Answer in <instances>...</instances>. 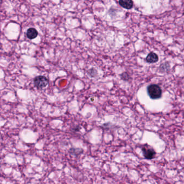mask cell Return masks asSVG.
<instances>
[{
    "label": "cell",
    "mask_w": 184,
    "mask_h": 184,
    "mask_svg": "<svg viewBox=\"0 0 184 184\" xmlns=\"http://www.w3.org/2000/svg\"><path fill=\"white\" fill-rule=\"evenodd\" d=\"M148 95L152 99H158L162 97V90L160 87L157 85H151L147 88Z\"/></svg>",
    "instance_id": "1"
},
{
    "label": "cell",
    "mask_w": 184,
    "mask_h": 184,
    "mask_svg": "<svg viewBox=\"0 0 184 184\" xmlns=\"http://www.w3.org/2000/svg\"><path fill=\"white\" fill-rule=\"evenodd\" d=\"M34 84L39 89H43L48 85L49 80L44 76H38L34 79Z\"/></svg>",
    "instance_id": "2"
},
{
    "label": "cell",
    "mask_w": 184,
    "mask_h": 184,
    "mask_svg": "<svg viewBox=\"0 0 184 184\" xmlns=\"http://www.w3.org/2000/svg\"><path fill=\"white\" fill-rule=\"evenodd\" d=\"M143 155L146 159H151L155 156V150L152 148H146L144 147L142 149Z\"/></svg>",
    "instance_id": "3"
},
{
    "label": "cell",
    "mask_w": 184,
    "mask_h": 184,
    "mask_svg": "<svg viewBox=\"0 0 184 184\" xmlns=\"http://www.w3.org/2000/svg\"><path fill=\"white\" fill-rule=\"evenodd\" d=\"M119 3L122 7L126 9H130L133 7V3L132 0H119Z\"/></svg>",
    "instance_id": "4"
},
{
    "label": "cell",
    "mask_w": 184,
    "mask_h": 184,
    "mask_svg": "<svg viewBox=\"0 0 184 184\" xmlns=\"http://www.w3.org/2000/svg\"><path fill=\"white\" fill-rule=\"evenodd\" d=\"M146 61L149 63H155L158 61V57L157 54L154 52H151L148 54L146 58Z\"/></svg>",
    "instance_id": "5"
},
{
    "label": "cell",
    "mask_w": 184,
    "mask_h": 184,
    "mask_svg": "<svg viewBox=\"0 0 184 184\" xmlns=\"http://www.w3.org/2000/svg\"><path fill=\"white\" fill-rule=\"evenodd\" d=\"M38 35V32L34 28H30L27 30V37L30 39H33L37 37Z\"/></svg>",
    "instance_id": "6"
},
{
    "label": "cell",
    "mask_w": 184,
    "mask_h": 184,
    "mask_svg": "<svg viewBox=\"0 0 184 184\" xmlns=\"http://www.w3.org/2000/svg\"><path fill=\"white\" fill-rule=\"evenodd\" d=\"M87 74L90 75L91 77H95L96 76L98 75V72H97V71L95 68H91L90 70L87 71Z\"/></svg>",
    "instance_id": "7"
},
{
    "label": "cell",
    "mask_w": 184,
    "mask_h": 184,
    "mask_svg": "<svg viewBox=\"0 0 184 184\" xmlns=\"http://www.w3.org/2000/svg\"><path fill=\"white\" fill-rule=\"evenodd\" d=\"M121 77L122 79L124 80H128L129 79L128 74L126 73H123V74H121Z\"/></svg>",
    "instance_id": "8"
}]
</instances>
